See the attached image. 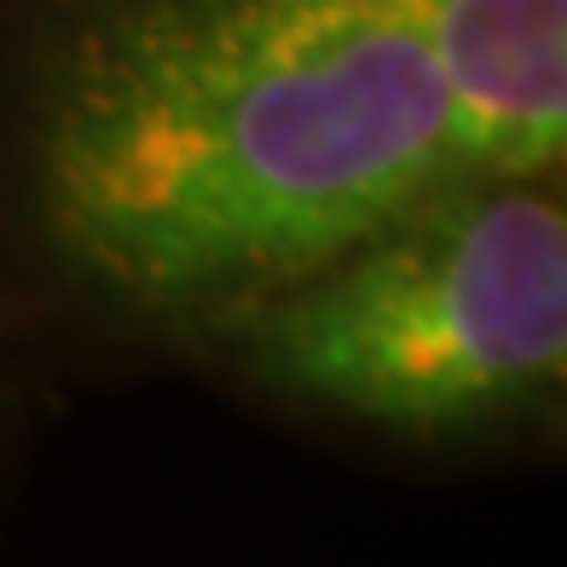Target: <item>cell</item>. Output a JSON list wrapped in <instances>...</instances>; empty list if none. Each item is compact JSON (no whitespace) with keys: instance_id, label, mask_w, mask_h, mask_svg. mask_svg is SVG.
<instances>
[{"instance_id":"3","label":"cell","mask_w":567,"mask_h":567,"mask_svg":"<svg viewBox=\"0 0 567 567\" xmlns=\"http://www.w3.org/2000/svg\"><path fill=\"white\" fill-rule=\"evenodd\" d=\"M475 174H561L567 0H411Z\"/></svg>"},{"instance_id":"2","label":"cell","mask_w":567,"mask_h":567,"mask_svg":"<svg viewBox=\"0 0 567 567\" xmlns=\"http://www.w3.org/2000/svg\"><path fill=\"white\" fill-rule=\"evenodd\" d=\"M255 394L417 446L504 441L567 394L561 174H463L192 342Z\"/></svg>"},{"instance_id":"1","label":"cell","mask_w":567,"mask_h":567,"mask_svg":"<svg viewBox=\"0 0 567 567\" xmlns=\"http://www.w3.org/2000/svg\"><path fill=\"white\" fill-rule=\"evenodd\" d=\"M12 127L64 278L186 348L475 174L411 0H30Z\"/></svg>"}]
</instances>
